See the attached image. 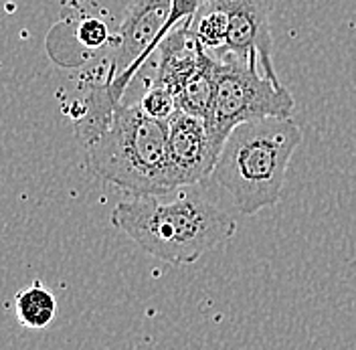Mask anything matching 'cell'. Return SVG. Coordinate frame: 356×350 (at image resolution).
I'll list each match as a JSON object with an SVG mask.
<instances>
[{
	"label": "cell",
	"instance_id": "obj_4",
	"mask_svg": "<svg viewBox=\"0 0 356 350\" xmlns=\"http://www.w3.org/2000/svg\"><path fill=\"white\" fill-rule=\"evenodd\" d=\"M296 102L282 83L261 73L257 59L241 61L231 53L217 57V88L207 128L213 152H221L229 134L245 122L266 118H291Z\"/></svg>",
	"mask_w": 356,
	"mask_h": 350
},
{
	"label": "cell",
	"instance_id": "obj_12",
	"mask_svg": "<svg viewBox=\"0 0 356 350\" xmlns=\"http://www.w3.org/2000/svg\"><path fill=\"white\" fill-rule=\"evenodd\" d=\"M140 108L146 111L148 116H152L156 120L168 122L175 113L177 108V93L170 91L164 86H152L144 93V97L140 100Z\"/></svg>",
	"mask_w": 356,
	"mask_h": 350
},
{
	"label": "cell",
	"instance_id": "obj_5",
	"mask_svg": "<svg viewBox=\"0 0 356 350\" xmlns=\"http://www.w3.org/2000/svg\"><path fill=\"white\" fill-rule=\"evenodd\" d=\"M168 15L170 0H140L113 29L108 75L111 79V93L118 102L124 100V93L132 86L138 71L158 51Z\"/></svg>",
	"mask_w": 356,
	"mask_h": 350
},
{
	"label": "cell",
	"instance_id": "obj_7",
	"mask_svg": "<svg viewBox=\"0 0 356 350\" xmlns=\"http://www.w3.org/2000/svg\"><path fill=\"white\" fill-rule=\"evenodd\" d=\"M168 152L180 186H197L211 178L217 164L207 122L178 110L168 122Z\"/></svg>",
	"mask_w": 356,
	"mask_h": 350
},
{
	"label": "cell",
	"instance_id": "obj_3",
	"mask_svg": "<svg viewBox=\"0 0 356 350\" xmlns=\"http://www.w3.org/2000/svg\"><path fill=\"white\" fill-rule=\"evenodd\" d=\"M300 144L302 128L291 118L245 122L225 140L211 178L243 215H255L277 205Z\"/></svg>",
	"mask_w": 356,
	"mask_h": 350
},
{
	"label": "cell",
	"instance_id": "obj_11",
	"mask_svg": "<svg viewBox=\"0 0 356 350\" xmlns=\"http://www.w3.org/2000/svg\"><path fill=\"white\" fill-rule=\"evenodd\" d=\"M193 31L199 39V43L213 55L222 53L227 47V39H229V19L225 15V10L215 8L211 4H202L195 22H193Z\"/></svg>",
	"mask_w": 356,
	"mask_h": 350
},
{
	"label": "cell",
	"instance_id": "obj_1",
	"mask_svg": "<svg viewBox=\"0 0 356 350\" xmlns=\"http://www.w3.org/2000/svg\"><path fill=\"white\" fill-rule=\"evenodd\" d=\"M111 225L148 255L170 265H191L237 231L235 219L197 193H182L172 202L160 197H132L111 211Z\"/></svg>",
	"mask_w": 356,
	"mask_h": 350
},
{
	"label": "cell",
	"instance_id": "obj_8",
	"mask_svg": "<svg viewBox=\"0 0 356 350\" xmlns=\"http://www.w3.org/2000/svg\"><path fill=\"white\" fill-rule=\"evenodd\" d=\"M193 22L195 19H188L186 22L178 24L158 47L160 61H158V73L154 79L156 86H164L178 93L180 88L202 65L207 49L199 43L193 31Z\"/></svg>",
	"mask_w": 356,
	"mask_h": 350
},
{
	"label": "cell",
	"instance_id": "obj_6",
	"mask_svg": "<svg viewBox=\"0 0 356 350\" xmlns=\"http://www.w3.org/2000/svg\"><path fill=\"white\" fill-rule=\"evenodd\" d=\"M207 4L225 10L229 19V39L222 53H231L241 61L257 59L261 73L280 83L271 61V29L269 15L273 0H207Z\"/></svg>",
	"mask_w": 356,
	"mask_h": 350
},
{
	"label": "cell",
	"instance_id": "obj_9",
	"mask_svg": "<svg viewBox=\"0 0 356 350\" xmlns=\"http://www.w3.org/2000/svg\"><path fill=\"white\" fill-rule=\"evenodd\" d=\"M215 88H217V55L207 51L199 71L177 93V108L207 122L213 108Z\"/></svg>",
	"mask_w": 356,
	"mask_h": 350
},
{
	"label": "cell",
	"instance_id": "obj_10",
	"mask_svg": "<svg viewBox=\"0 0 356 350\" xmlns=\"http://www.w3.org/2000/svg\"><path fill=\"white\" fill-rule=\"evenodd\" d=\"M15 316L24 328L43 330L57 316L55 294L41 282H33L15 296Z\"/></svg>",
	"mask_w": 356,
	"mask_h": 350
},
{
	"label": "cell",
	"instance_id": "obj_13",
	"mask_svg": "<svg viewBox=\"0 0 356 350\" xmlns=\"http://www.w3.org/2000/svg\"><path fill=\"white\" fill-rule=\"evenodd\" d=\"M73 2L89 10V13L104 17L113 26H118L120 21L126 17V13L140 0H73Z\"/></svg>",
	"mask_w": 356,
	"mask_h": 350
},
{
	"label": "cell",
	"instance_id": "obj_2",
	"mask_svg": "<svg viewBox=\"0 0 356 350\" xmlns=\"http://www.w3.org/2000/svg\"><path fill=\"white\" fill-rule=\"evenodd\" d=\"M89 170L134 197H162L180 189L168 152V124L140 104L115 108L110 126L86 146Z\"/></svg>",
	"mask_w": 356,
	"mask_h": 350
}]
</instances>
